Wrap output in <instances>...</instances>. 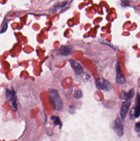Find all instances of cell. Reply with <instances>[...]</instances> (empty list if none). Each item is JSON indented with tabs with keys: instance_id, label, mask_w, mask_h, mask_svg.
Segmentation results:
<instances>
[{
	"instance_id": "6da1fadb",
	"label": "cell",
	"mask_w": 140,
	"mask_h": 141,
	"mask_svg": "<svg viewBox=\"0 0 140 141\" xmlns=\"http://www.w3.org/2000/svg\"><path fill=\"white\" fill-rule=\"evenodd\" d=\"M50 94V101L54 109L56 111H61L63 109L62 100L57 90L54 89H49L48 90Z\"/></svg>"
},
{
	"instance_id": "ba28073f",
	"label": "cell",
	"mask_w": 140,
	"mask_h": 141,
	"mask_svg": "<svg viewBox=\"0 0 140 141\" xmlns=\"http://www.w3.org/2000/svg\"><path fill=\"white\" fill-rule=\"evenodd\" d=\"M135 95V90L134 88H132L128 92L123 91L121 94V98L125 100H130L132 99Z\"/></svg>"
},
{
	"instance_id": "4fadbf2b",
	"label": "cell",
	"mask_w": 140,
	"mask_h": 141,
	"mask_svg": "<svg viewBox=\"0 0 140 141\" xmlns=\"http://www.w3.org/2000/svg\"><path fill=\"white\" fill-rule=\"evenodd\" d=\"M135 130L138 135L140 137V122L136 123L135 125Z\"/></svg>"
},
{
	"instance_id": "7c38bea8",
	"label": "cell",
	"mask_w": 140,
	"mask_h": 141,
	"mask_svg": "<svg viewBox=\"0 0 140 141\" xmlns=\"http://www.w3.org/2000/svg\"><path fill=\"white\" fill-rule=\"evenodd\" d=\"M74 95L75 98L76 99H80L83 96L82 92L80 90H76V91H75Z\"/></svg>"
},
{
	"instance_id": "3957f363",
	"label": "cell",
	"mask_w": 140,
	"mask_h": 141,
	"mask_svg": "<svg viewBox=\"0 0 140 141\" xmlns=\"http://www.w3.org/2000/svg\"><path fill=\"white\" fill-rule=\"evenodd\" d=\"M95 84L98 89L105 91H109L113 88V84L103 78L97 79Z\"/></svg>"
},
{
	"instance_id": "8fae6325",
	"label": "cell",
	"mask_w": 140,
	"mask_h": 141,
	"mask_svg": "<svg viewBox=\"0 0 140 141\" xmlns=\"http://www.w3.org/2000/svg\"><path fill=\"white\" fill-rule=\"evenodd\" d=\"M51 119L54 120V123L56 125H61V120L59 117L57 116H52L51 117Z\"/></svg>"
},
{
	"instance_id": "52a82bcc",
	"label": "cell",
	"mask_w": 140,
	"mask_h": 141,
	"mask_svg": "<svg viewBox=\"0 0 140 141\" xmlns=\"http://www.w3.org/2000/svg\"><path fill=\"white\" fill-rule=\"evenodd\" d=\"M70 62L72 66V68L74 70L76 75H81L83 74V68L79 64L73 60H70Z\"/></svg>"
},
{
	"instance_id": "277c9868",
	"label": "cell",
	"mask_w": 140,
	"mask_h": 141,
	"mask_svg": "<svg viewBox=\"0 0 140 141\" xmlns=\"http://www.w3.org/2000/svg\"><path fill=\"white\" fill-rule=\"evenodd\" d=\"M113 129L115 132L119 137H122L123 134L124 127L120 119L117 118L113 123Z\"/></svg>"
},
{
	"instance_id": "8992f818",
	"label": "cell",
	"mask_w": 140,
	"mask_h": 141,
	"mask_svg": "<svg viewBox=\"0 0 140 141\" xmlns=\"http://www.w3.org/2000/svg\"><path fill=\"white\" fill-rule=\"evenodd\" d=\"M131 102L130 100H126L123 102V104L121 106L120 109V116L122 120H124V119L126 117V114L129 111V109L130 106Z\"/></svg>"
},
{
	"instance_id": "5b68a950",
	"label": "cell",
	"mask_w": 140,
	"mask_h": 141,
	"mask_svg": "<svg viewBox=\"0 0 140 141\" xmlns=\"http://www.w3.org/2000/svg\"><path fill=\"white\" fill-rule=\"evenodd\" d=\"M116 82L118 84L123 85L125 83L126 79L124 76L123 75L121 71V68L119 65V63L117 62L116 64Z\"/></svg>"
},
{
	"instance_id": "7a4b0ae2",
	"label": "cell",
	"mask_w": 140,
	"mask_h": 141,
	"mask_svg": "<svg viewBox=\"0 0 140 141\" xmlns=\"http://www.w3.org/2000/svg\"><path fill=\"white\" fill-rule=\"evenodd\" d=\"M6 97L9 101L13 110L14 111L17 110V99L16 93L13 88H7L6 90Z\"/></svg>"
},
{
	"instance_id": "9c48e42d",
	"label": "cell",
	"mask_w": 140,
	"mask_h": 141,
	"mask_svg": "<svg viewBox=\"0 0 140 141\" xmlns=\"http://www.w3.org/2000/svg\"><path fill=\"white\" fill-rule=\"evenodd\" d=\"M71 50L68 46H62L58 50L57 53L59 55L62 56H67L71 53Z\"/></svg>"
},
{
	"instance_id": "30bf717a",
	"label": "cell",
	"mask_w": 140,
	"mask_h": 141,
	"mask_svg": "<svg viewBox=\"0 0 140 141\" xmlns=\"http://www.w3.org/2000/svg\"><path fill=\"white\" fill-rule=\"evenodd\" d=\"M135 117L138 118L140 115V95L137 94L136 98L135 107L134 108Z\"/></svg>"
}]
</instances>
